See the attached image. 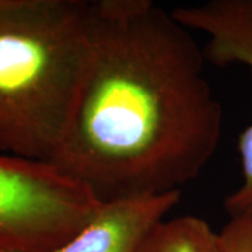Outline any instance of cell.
<instances>
[{
  "label": "cell",
  "mask_w": 252,
  "mask_h": 252,
  "mask_svg": "<svg viewBox=\"0 0 252 252\" xmlns=\"http://www.w3.org/2000/svg\"><path fill=\"white\" fill-rule=\"evenodd\" d=\"M102 204L53 162L0 156V250H53L83 229Z\"/></svg>",
  "instance_id": "obj_3"
},
{
  "label": "cell",
  "mask_w": 252,
  "mask_h": 252,
  "mask_svg": "<svg viewBox=\"0 0 252 252\" xmlns=\"http://www.w3.org/2000/svg\"><path fill=\"white\" fill-rule=\"evenodd\" d=\"M180 196L181 190H176L103 203L83 229L47 252H137L147 234L179 203Z\"/></svg>",
  "instance_id": "obj_5"
},
{
  "label": "cell",
  "mask_w": 252,
  "mask_h": 252,
  "mask_svg": "<svg viewBox=\"0 0 252 252\" xmlns=\"http://www.w3.org/2000/svg\"><path fill=\"white\" fill-rule=\"evenodd\" d=\"M91 1L0 0V151L50 161L90 48Z\"/></svg>",
  "instance_id": "obj_2"
},
{
  "label": "cell",
  "mask_w": 252,
  "mask_h": 252,
  "mask_svg": "<svg viewBox=\"0 0 252 252\" xmlns=\"http://www.w3.org/2000/svg\"><path fill=\"white\" fill-rule=\"evenodd\" d=\"M219 236L222 252H252V210L231 216Z\"/></svg>",
  "instance_id": "obj_7"
},
{
  "label": "cell",
  "mask_w": 252,
  "mask_h": 252,
  "mask_svg": "<svg viewBox=\"0 0 252 252\" xmlns=\"http://www.w3.org/2000/svg\"><path fill=\"white\" fill-rule=\"evenodd\" d=\"M172 14L189 31L208 36L206 61L220 67L238 63L252 74V0H212L175 7ZM238 151L242 182L224 202L231 216L252 210V123L239 135Z\"/></svg>",
  "instance_id": "obj_4"
},
{
  "label": "cell",
  "mask_w": 252,
  "mask_h": 252,
  "mask_svg": "<svg viewBox=\"0 0 252 252\" xmlns=\"http://www.w3.org/2000/svg\"><path fill=\"white\" fill-rule=\"evenodd\" d=\"M204 62L190 31L151 0L91 1L87 67L49 162L102 203L180 190L222 137Z\"/></svg>",
  "instance_id": "obj_1"
},
{
  "label": "cell",
  "mask_w": 252,
  "mask_h": 252,
  "mask_svg": "<svg viewBox=\"0 0 252 252\" xmlns=\"http://www.w3.org/2000/svg\"><path fill=\"white\" fill-rule=\"evenodd\" d=\"M137 252H222L219 232L200 217L162 220L147 234Z\"/></svg>",
  "instance_id": "obj_6"
}]
</instances>
